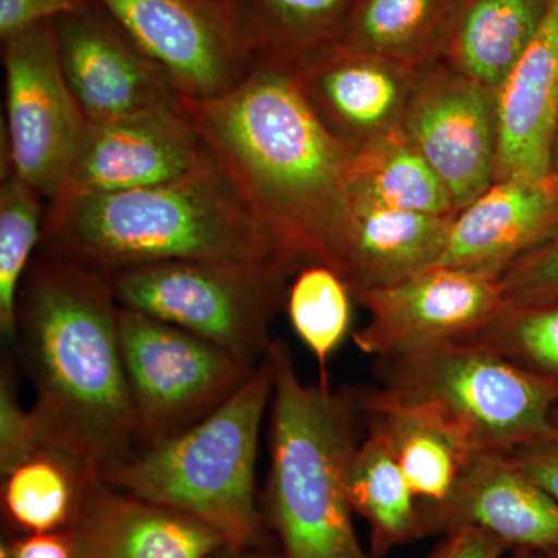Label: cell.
I'll use <instances>...</instances> for the list:
<instances>
[{
  "instance_id": "cb8c5ba5",
  "label": "cell",
  "mask_w": 558,
  "mask_h": 558,
  "mask_svg": "<svg viewBox=\"0 0 558 558\" xmlns=\"http://www.w3.org/2000/svg\"><path fill=\"white\" fill-rule=\"evenodd\" d=\"M348 190L352 211L388 209L436 216L458 211L446 183L400 131L352 154Z\"/></svg>"
},
{
  "instance_id": "4fadbf2b",
  "label": "cell",
  "mask_w": 558,
  "mask_h": 558,
  "mask_svg": "<svg viewBox=\"0 0 558 558\" xmlns=\"http://www.w3.org/2000/svg\"><path fill=\"white\" fill-rule=\"evenodd\" d=\"M215 161L179 98L134 116L89 121L61 193L150 189L186 178Z\"/></svg>"
},
{
  "instance_id": "60d3db41",
  "label": "cell",
  "mask_w": 558,
  "mask_h": 558,
  "mask_svg": "<svg viewBox=\"0 0 558 558\" xmlns=\"http://www.w3.org/2000/svg\"><path fill=\"white\" fill-rule=\"evenodd\" d=\"M550 422H553V427L556 429L557 438H558V407L554 410L553 417H550Z\"/></svg>"
},
{
  "instance_id": "7402d4cb",
  "label": "cell",
  "mask_w": 558,
  "mask_h": 558,
  "mask_svg": "<svg viewBox=\"0 0 558 558\" xmlns=\"http://www.w3.org/2000/svg\"><path fill=\"white\" fill-rule=\"evenodd\" d=\"M548 5L549 0H458L442 61L499 95Z\"/></svg>"
},
{
  "instance_id": "ffe728a7",
  "label": "cell",
  "mask_w": 558,
  "mask_h": 558,
  "mask_svg": "<svg viewBox=\"0 0 558 558\" xmlns=\"http://www.w3.org/2000/svg\"><path fill=\"white\" fill-rule=\"evenodd\" d=\"M454 215L388 209L352 211L337 274L354 296L362 290L388 288L435 269Z\"/></svg>"
},
{
  "instance_id": "4dcf8cb0",
  "label": "cell",
  "mask_w": 558,
  "mask_h": 558,
  "mask_svg": "<svg viewBox=\"0 0 558 558\" xmlns=\"http://www.w3.org/2000/svg\"><path fill=\"white\" fill-rule=\"evenodd\" d=\"M50 447L35 411L22 407L10 362L0 374V475L32 453Z\"/></svg>"
},
{
  "instance_id": "3957f363",
  "label": "cell",
  "mask_w": 558,
  "mask_h": 558,
  "mask_svg": "<svg viewBox=\"0 0 558 558\" xmlns=\"http://www.w3.org/2000/svg\"><path fill=\"white\" fill-rule=\"evenodd\" d=\"M38 255L101 277L185 260L289 277L306 266L264 226L218 160L150 189L58 194L47 202Z\"/></svg>"
},
{
  "instance_id": "8992f818",
  "label": "cell",
  "mask_w": 558,
  "mask_h": 558,
  "mask_svg": "<svg viewBox=\"0 0 558 558\" xmlns=\"http://www.w3.org/2000/svg\"><path fill=\"white\" fill-rule=\"evenodd\" d=\"M380 391L427 413L472 457L556 439L558 377L513 365L472 343L379 360Z\"/></svg>"
},
{
  "instance_id": "7a4b0ae2",
  "label": "cell",
  "mask_w": 558,
  "mask_h": 558,
  "mask_svg": "<svg viewBox=\"0 0 558 558\" xmlns=\"http://www.w3.org/2000/svg\"><path fill=\"white\" fill-rule=\"evenodd\" d=\"M47 444L102 480L137 450L119 336L101 275L36 256L17 295L16 340Z\"/></svg>"
},
{
  "instance_id": "30bf717a",
  "label": "cell",
  "mask_w": 558,
  "mask_h": 558,
  "mask_svg": "<svg viewBox=\"0 0 558 558\" xmlns=\"http://www.w3.org/2000/svg\"><path fill=\"white\" fill-rule=\"evenodd\" d=\"M400 132L446 183L457 209L495 182L498 94L446 61L416 70Z\"/></svg>"
},
{
  "instance_id": "484cf974",
  "label": "cell",
  "mask_w": 558,
  "mask_h": 558,
  "mask_svg": "<svg viewBox=\"0 0 558 558\" xmlns=\"http://www.w3.org/2000/svg\"><path fill=\"white\" fill-rule=\"evenodd\" d=\"M348 494L354 513L368 521L371 557L421 539L416 494L377 436L365 432L349 469Z\"/></svg>"
},
{
  "instance_id": "1f68e13d",
  "label": "cell",
  "mask_w": 558,
  "mask_h": 558,
  "mask_svg": "<svg viewBox=\"0 0 558 558\" xmlns=\"http://www.w3.org/2000/svg\"><path fill=\"white\" fill-rule=\"evenodd\" d=\"M499 282L508 301L558 299V233L513 264Z\"/></svg>"
},
{
  "instance_id": "7c38bea8",
  "label": "cell",
  "mask_w": 558,
  "mask_h": 558,
  "mask_svg": "<svg viewBox=\"0 0 558 558\" xmlns=\"http://www.w3.org/2000/svg\"><path fill=\"white\" fill-rule=\"evenodd\" d=\"M98 2L167 73L180 97H218L247 75L253 54L227 0Z\"/></svg>"
},
{
  "instance_id": "9a60e30c",
  "label": "cell",
  "mask_w": 558,
  "mask_h": 558,
  "mask_svg": "<svg viewBox=\"0 0 558 558\" xmlns=\"http://www.w3.org/2000/svg\"><path fill=\"white\" fill-rule=\"evenodd\" d=\"M290 64L319 123L352 153L400 131L417 69L339 43Z\"/></svg>"
},
{
  "instance_id": "8d00e7d4",
  "label": "cell",
  "mask_w": 558,
  "mask_h": 558,
  "mask_svg": "<svg viewBox=\"0 0 558 558\" xmlns=\"http://www.w3.org/2000/svg\"><path fill=\"white\" fill-rule=\"evenodd\" d=\"M209 558H282L279 550H255L223 545Z\"/></svg>"
},
{
  "instance_id": "44dd1931",
  "label": "cell",
  "mask_w": 558,
  "mask_h": 558,
  "mask_svg": "<svg viewBox=\"0 0 558 558\" xmlns=\"http://www.w3.org/2000/svg\"><path fill=\"white\" fill-rule=\"evenodd\" d=\"M360 402L365 432L388 447L418 501L449 497L472 454L435 418L379 388L360 389Z\"/></svg>"
},
{
  "instance_id": "d6a6232c",
  "label": "cell",
  "mask_w": 558,
  "mask_h": 558,
  "mask_svg": "<svg viewBox=\"0 0 558 558\" xmlns=\"http://www.w3.org/2000/svg\"><path fill=\"white\" fill-rule=\"evenodd\" d=\"M0 558H89L78 529L11 535L0 546Z\"/></svg>"
},
{
  "instance_id": "f546056e",
  "label": "cell",
  "mask_w": 558,
  "mask_h": 558,
  "mask_svg": "<svg viewBox=\"0 0 558 558\" xmlns=\"http://www.w3.org/2000/svg\"><path fill=\"white\" fill-rule=\"evenodd\" d=\"M464 343L487 349L520 368L558 377V299L508 301Z\"/></svg>"
},
{
  "instance_id": "e0dca14e",
  "label": "cell",
  "mask_w": 558,
  "mask_h": 558,
  "mask_svg": "<svg viewBox=\"0 0 558 558\" xmlns=\"http://www.w3.org/2000/svg\"><path fill=\"white\" fill-rule=\"evenodd\" d=\"M558 233V185L546 178L497 180L458 209L438 266L501 279Z\"/></svg>"
},
{
  "instance_id": "4316f807",
  "label": "cell",
  "mask_w": 558,
  "mask_h": 558,
  "mask_svg": "<svg viewBox=\"0 0 558 558\" xmlns=\"http://www.w3.org/2000/svg\"><path fill=\"white\" fill-rule=\"evenodd\" d=\"M245 46L293 61L336 43L355 0H227Z\"/></svg>"
},
{
  "instance_id": "277c9868",
  "label": "cell",
  "mask_w": 558,
  "mask_h": 558,
  "mask_svg": "<svg viewBox=\"0 0 558 558\" xmlns=\"http://www.w3.org/2000/svg\"><path fill=\"white\" fill-rule=\"evenodd\" d=\"M270 472L263 515L282 558H373L363 549L348 494L363 439L360 389L304 384L288 344L271 341Z\"/></svg>"
},
{
  "instance_id": "6da1fadb",
  "label": "cell",
  "mask_w": 558,
  "mask_h": 558,
  "mask_svg": "<svg viewBox=\"0 0 558 558\" xmlns=\"http://www.w3.org/2000/svg\"><path fill=\"white\" fill-rule=\"evenodd\" d=\"M182 98L205 145L250 208L306 264L337 271L352 209V150L319 123L290 61L255 54L233 89Z\"/></svg>"
},
{
  "instance_id": "74e56055",
  "label": "cell",
  "mask_w": 558,
  "mask_h": 558,
  "mask_svg": "<svg viewBox=\"0 0 558 558\" xmlns=\"http://www.w3.org/2000/svg\"><path fill=\"white\" fill-rule=\"evenodd\" d=\"M549 175L558 185V116L556 121V130H554L553 143H550Z\"/></svg>"
},
{
  "instance_id": "d4e9b609",
  "label": "cell",
  "mask_w": 558,
  "mask_h": 558,
  "mask_svg": "<svg viewBox=\"0 0 558 558\" xmlns=\"http://www.w3.org/2000/svg\"><path fill=\"white\" fill-rule=\"evenodd\" d=\"M458 0H355L336 43L424 68L440 61Z\"/></svg>"
},
{
  "instance_id": "e575fe53",
  "label": "cell",
  "mask_w": 558,
  "mask_h": 558,
  "mask_svg": "<svg viewBox=\"0 0 558 558\" xmlns=\"http://www.w3.org/2000/svg\"><path fill=\"white\" fill-rule=\"evenodd\" d=\"M509 457L529 480L558 501V438L527 444Z\"/></svg>"
},
{
  "instance_id": "d590c367",
  "label": "cell",
  "mask_w": 558,
  "mask_h": 558,
  "mask_svg": "<svg viewBox=\"0 0 558 558\" xmlns=\"http://www.w3.org/2000/svg\"><path fill=\"white\" fill-rule=\"evenodd\" d=\"M509 548L480 529L462 527L442 535L427 558H502Z\"/></svg>"
},
{
  "instance_id": "ba28073f",
  "label": "cell",
  "mask_w": 558,
  "mask_h": 558,
  "mask_svg": "<svg viewBox=\"0 0 558 558\" xmlns=\"http://www.w3.org/2000/svg\"><path fill=\"white\" fill-rule=\"evenodd\" d=\"M119 336L137 449L204 421L258 366L189 330L120 306Z\"/></svg>"
},
{
  "instance_id": "d6986e66",
  "label": "cell",
  "mask_w": 558,
  "mask_h": 558,
  "mask_svg": "<svg viewBox=\"0 0 558 558\" xmlns=\"http://www.w3.org/2000/svg\"><path fill=\"white\" fill-rule=\"evenodd\" d=\"M497 180L546 178L558 116V0L498 95Z\"/></svg>"
},
{
  "instance_id": "9c48e42d",
  "label": "cell",
  "mask_w": 558,
  "mask_h": 558,
  "mask_svg": "<svg viewBox=\"0 0 558 558\" xmlns=\"http://www.w3.org/2000/svg\"><path fill=\"white\" fill-rule=\"evenodd\" d=\"M7 157L14 174L49 202L64 190L87 121L62 73L53 22L2 40Z\"/></svg>"
},
{
  "instance_id": "8fae6325",
  "label": "cell",
  "mask_w": 558,
  "mask_h": 558,
  "mask_svg": "<svg viewBox=\"0 0 558 558\" xmlns=\"http://www.w3.org/2000/svg\"><path fill=\"white\" fill-rule=\"evenodd\" d=\"M368 323L352 333L355 347L377 360L409 357L464 343L506 303L499 279L435 267L388 288L354 295Z\"/></svg>"
},
{
  "instance_id": "83f0119b",
  "label": "cell",
  "mask_w": 558,
  "mask_h": 558,
  "mask_svg": "<svg viewBox=\"0 0 558 558\" xmlns=\"http://www.w3.org/2000/svg\"><path fill=\"white\" fill-rule=\"evenodd\" d=\"M352 296L344 279L325 264H306L290 281L286 311L290 325L318 362L329 384L328 362L351 330Z\"/></svg>"
},
{
  "instance_id": "ac0fdd59",
  "label": "cell",
  "mask_w": 558,
  "mask_h": 558,
  "mask_svg": "<svg viewBox=\"0 0 558 558\" xmlns=\"http://www.w3.org/2000/svg\"><path fill=\"white\" fill-rule=\"evenodd\" d=\"M76 529L89 558H209L227 545L196 517L102 480L92 484Z\"/></svg>"
},
{
  "instance_id": "5bb4252c",
  "label": "cell",
  "mask_w": 558,
  "mask_h": 558,
  "mask_svg": "<svg viewBox=\"0 0 558 558\" xmlns=\"http://www.w3.org/2000/svg\"><path fill=\"white\" fill-rule=\"evenodd\" d=\"M62 73L90 123L179 100L171 80L98 0L53 21Z\"/></svg>"
},
{
  "instance_id": "2e32d148",
  "label": "cell",
  "mask_w": 558,
  "mask_h": 558,
  "mask_svg": "<svg viewBox=\"0 0 558 558\" xmlns=\"http://www.w3.org/2000/svg\"><path fill=\"white\" fill-rule=\"evenodd\" d=\"M462 527L480 529L509 550L548 553L558 546V501L529 480L509 454H476L449 497L418 501L421 539Z\"/></svg>"
},
{
  "instance_id": "603a6c76",
  "label": "cell",
  "mask_w": 558,
  "mask_h": 558,
  "mask_svg": "<svg viewBox=\"0 0 558 558\" xmlns=\"http://www.w3.org/2000/svg\"><path fill=\"white\" fill-rule=\"evenodd\" d=\"M97 481L70 454L44 447L3 473V523L13 535L76 527L87 494Z\"/></svg>"
},
{
  "instance_id": "ab89813d",
  "label": "cell",
  "mask_w": 558,
  "mask_h": 558,
  "mask_svg": "<svg viewBox=\"0 0 558 558\" xmlns=\"http://www.w3.org/2000/svg\"><path fill=\"white\" fill-rule=\"evenodd\" d=\"M538 558H558V546L548 550V553L538 554Z\"/></svg>"
},
{
  "instance_id": "52a82bcc",
  "label": "cell",
  "mask_w": 558,
  "mask_h": 558,
  "mask_svg": "<svg viewBox=\"0 0 558 558\" xmlns=\"http://www.w3.org/2000/svg\"><path fill=\"white\" fill-rule=\"evenodd\" d=\"M292 278L196 260L105 277L120 307L189 330L255 366L269 352L270 325L286 307Z\"/></svg>"
},
{
  "instance_id": "f35d334b",
  "label": "cell",
  "mask_w": 558,
  "mask_h": 558,
  "mask_svg": "<svg viewBox=\"0 0 558 558\" xmlns=\"http://www.w3.org/2000/svg\"><path fill=\"white\" fill-rule=\"evenodd\" d=\"M510 558H538V554L534 550L519 549L512 550V557Z\"/></svg>"
},
{
  "instance_id": "836d02e7",
  "label": "cell",
  "mask_w": 558,
  "mask_h": 558,
  "mask_svg": "<svg viewBox=\"0 0 558 558\" xmlns=\"http://www.w3.org/2000/svg\"><path fill=\"white\" fill-rule=\"evenodd\" d=\"M90 0H0V39L73 13Z\"/></svg>"
},
{
  "instance_id": "5b68a950",
  "label": "cell",
  "mask_w": 558,
  "mask_h": 558,
  "mask_svg": "<svg viewBox=\"0 0 558 558\" xmlns=\"http://www.w3.org/2000/svg\"><path fill=\"white\" fill-rule=\"evenodd\" d=\"M274 384L267 352L218 410L180 435L140 447L102 481L196 517L218 531L227 545L274 550L271 532L256 501L259 433Z\"/></svg>"
},
{
  "instance_id": "f1b7e54d",
  "label": "cell",
  "mask_w": 558,
  "mask_h": 558,
  "mask_svg": "<svg viewBox=\"0 0 558 558\" xmlns=\"http://www.w3.org/2000/svg\"><path fill=\"white\" fill-rule=\"evenodd\" d=\"M38 191L14 174L0 185V330L9 343L16 340L17 295L33 253L39 250L47 204Z\"/></svg>"
}]
</instances>
